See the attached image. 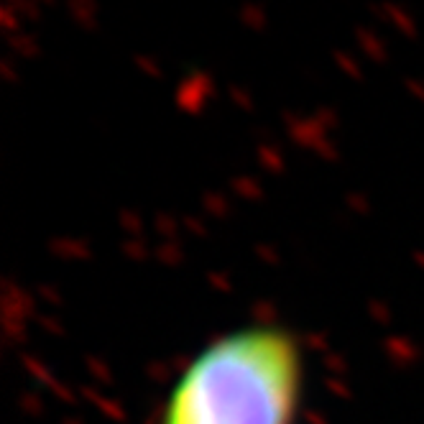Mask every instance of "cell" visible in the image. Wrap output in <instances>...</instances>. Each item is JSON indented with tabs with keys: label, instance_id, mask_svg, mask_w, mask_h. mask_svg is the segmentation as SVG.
<instances>
[{
	"label": "cell",
	"instance_id": "cell-1",
	"mask_svg": "<svg viewBox=\"0 0 424 424\" xmlns=\"http://www.w3.org/2000/svg\"><path fill=\"white\" fill-rule=\"evenodd\" d=\"M304 355L281 328L256 325L202 348L179 373L158 424H297Z\"/></svg>",
	"mask_w": 424,
	"mask_h": 424
},
{
	"label": "cell",
	"instance_id": "cell-2",
	"mask_svg": "<svg viewBox=\"0 0 424 424\" xmlns=\"http://www.w3.org/2000/svg\"><path fill=\"white\" fill-rule=\"evenodd\" d=\"M368 11L373 13L378 21L394 26V29L399 31V34H404L406 39L417 36V21H414L412 13L406 11L404 6H399V3H370Z\"/></svg>",
	"mask_w": 424,
	"mask_h": 424
},
{
	"label": "cell",
	"instance_id": "cell-3",
	"mask_svg": "<svg viewBox=\"0 0 424 424\" xmlns=\"http://www.w3.org/2000/svg\"><path fill=\"white\" fill-rule=\"evenodd\" d=\"M355 41L358 46L363 49V54L373 61H386L388 56V46L376 31L370 26H355Z\"/></svg>",
	"mask_w": 424,
	"mask_h": 424
},
{
	"label": "cell",
	"instance_id": "cell-4",
	"mask_svg": "<svg viewBox=\"0 0 424 424\" xmlns=\"http://www.w3.org/2000/svg\"><path fill=\"white\" fill-rule=\"evenodd\" d=\"M67 11L74 19V24L87 31L97 29V3L95 0H67Z\"/></svg>",
	"mask_w": 424,
	"mask_h": 424
},
{
	"label": "cell",
	"instance_id": "cell-5",
	"mask_svg": "<svg viewBox=\"0 0 424 424\" xmlns=\"http://www.w3.org/2000/svg\"><path fill=\"white\" fill-rule=\"evenodd\" d=\"M238 16H241V21L248 26L251 31H266L268 19H266V11H263L261 3H243Z\"/></svg>",
	"mask_w": 424,
	"mask_h": 424
},
{
	"label": "cell",
	"instance_id": "cell-6",
	"mask_svg": "<svg viewBox=\"0 0 424 424\" xmlns=\"http://www.w3.org/2000/svg\"><path fill=\"white\" fill-rule=\"evenodd\" d=\"M6 44L21 56H36L39 54V39L34 36V34H26V31L13 34V36H6Z\"/></svg>",
	"mask_w": 424,
	"mask_h": 424
},
{
	"label": "cell",
	"instance_id": "cell-7",
	"mask_svg": "<svg viewBox=\"0 0 424 424\" xmlns=\"http://www.w3.org/2000/svg\"><path fill=\"white\" fill-rule=\"evenodd\" d=\"M6 6H11L26 21H41V6L39 0H8Z\"/></svg>",
	"mask_w": 424,
	"mask_h": 424
},
{
	"label": "cell",
	"instance_id": "cell-8",
	"mask_svg": "<svg viewBox=\"0 0 424 424\" xmlns=\"http://www.w3.org/2000/svg\"><path fill=\"white\" fill-rule=\"evenodd\" d=\"M0 26H3V31H6V36H13V34H21V16L16 11H13L11 6H6L3 3V8H0Z\"/></svg>",
	"mask_w": 424,
	"mask_h": 424
},
{
	"label": "cell",
	"instance_id": "cell-9",
	"mask_svg": "<svg viewBox=\"0 0 424 424\" xmlns=\"http://www.w3.org/2000/svg\"><path fill=\"white\" fill-rule=\"evenodd\" d=\"M335 61H338V67L343 69V72H348L350 77H360V69H358V64H355V59H353L348 51H343V49H338L335 51Z\"/></svg>",
	"mask_w": 424,
	"mask_h": 424
},
{
	"label": "cell",
	"instance_id": "cell-10",
	"mask_svg": "<svg viewBox=\"0 0 424 424\" xmlns=\"http://www.w3.org/2000/svg\"><path fill=\"white\" fill-rule=\"evenodd\" d=\"M136 64H138L141 69H143L146 74H151V77H158V74H161V67H158L156 61L151 59V56H136Z\"/></svg>",
	"mask_w": 424,
	"mask_h": 424
},
{
	"label": "cell",
	"instance_id": "cell-11",
	"mask_svg": "<svg viewBox=\"0 0 424 424\" xmlns=\"http://www.w3.org/2000/svg\"><path fill=\"white\" fill-rule=\"evenodd\" d=\"M3 74H6L8 79L16 77V72H13V67H11V61H3Z\"/></svg>",
	"mask_w": 424,
	"mask_h": 424
},
{
	"label": "cell",
	"instance_id": "cell-12",
	"mask_svg": "<svg viewBox=\"0 0 424 424\" xmlns=\"http://www.w3.org/2000/svg\"><path fill=\"white\" fill-rule=\"evenodd\" d=\"M39 3H54V0H39Z\"/></svg>",
	"mask_w": 424,
	"mask_h": 424
}]
</instances>
